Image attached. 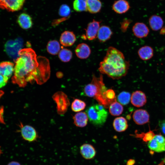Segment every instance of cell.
I'll return each mask as SVG.
<instances>
[{
  "mask_svg": "<svg viewBox=\"0 0 165 165\" xmlns=\"http://www.w3.org/2000/svg\"><path fill=\"white\" fill-rule=\"evenodd\" d=\"M74 123L77 127H83L87 124L88 118L86 112H79L75 114L73 117Z\"/></svg>",
  "mask_w": 165,
  "mask_h": 165,
  "instance_id": "20",
  "label": "cell"
},
{
  "mask_svg": "<svg viewBox=\"0 0 165 165\" xmlns=\"http://www.w3.org/2000/svg\"><path fill=\"white\" fill-rule=\"evenodd\" d=\"M4 94V92L3 91L0 90V98Z\"/></svg>",
  "mask_w": 165,
  "mask_h": 165,
  "instance_id": "38",
  "label": "cell"
},
{
  "mask_svg": "<svg viewBox=\"0 0 165 165\" xmlns=\"http://www.w3.org/2000/svg\"><path fill=\"white\" fill-rule=\"evenodd\" d=\"M130 66L123 54L115 47H109L103 60L100 63L98 69L101 74L107 75L114 79L125 76Z\"/></svg>",
  "mask_w": 165,
  "mask_h": 165,
  "instance_id": "2",
  "label": "cell"
},
{
  "mask_svg": "<svg viewBox=\"0 0 165 165\" xmlns=\"http://www.w3.org/2000/svg\"><path fill=\"white\" fill-rule=\"evenodd\" d=\"M73 6L74 9L77 12L87 11L86 0H74Z\"/></svg>",
  "mask_w": 165,
  "mask_h": 165,
  "instance_id": "29",
  "label": "cell"
},
{
  "mask_svg": "<svg viewBox=\"0 0 165 165\" xmlns=\"http://www.w3.org/2000/svg\"><path fill=\"white\" fill-rule=\"evenodd\" d=\"M87 11L92 14L99 13L102 5L100 0H86Z\"/></svg>",
  "mask_w": 165,
  "mask_h": 165,
  "instance_id": "22",
  "label": "cell"
},
{
  "mask_svg": "<svg viewBox=\"0 0 165 165\" xmlns=\"http://www.w3.org/2000/svg\"><path fill=\"white\" fill-rule=\"evenodd\" d=\"M7 165H21V164L17 161H12L9 162Z\"/></svg>",
  "mask_w": 165,
  "mask_h": 165,
  "instance_id": "35",
  "label": "cell"
},
{
  "mask_svg": "<svg viewBox=\"0 0 165 165\" xmlns=\"http://www.w3.org/2000/svg\"><path fill=\"white\" fill-rule=\"evenodd\" d=\"M162 130L163 133L165 134V122L162 124Z\"/></svg>",
  "mask_w": 165,
  "mask_h": 165,
  "instance_id": "37",
  "label": "cell"
},
{
  "mask_svg": "<svg viewBox=\"0 0 165 165\" xmlns=\"http://www.w3.org/2000/svg\"><path fill=\"white\" fill-rule=\"evenodd\" d=\"M80 152L82 157L86 160L93 159L96 154L94 147L91 145L85 143L80 147Z\"/></svg>",
  "mask_w": 165,
  "mask_h": 165,
  "instance_id": "12",
  "label": "cell"
},
{
  "mask_svg": "<svg viewBox=\"0 0 165 165\" xmlns=\"http://www.w3.org/2000/svg\"><path fill=\"white\" fill-rule=\"evenodd\" d=\"M134 162L133 160H130L127 161V165H132L134 164Z\"/></svg>",
  "mask_w": 165,
  "mask_h": 165,
  "instance_id": "36",
  "label": "cell"
},
{
  "mask_svg": "<svg viewBox=\"0 0 165 165\" xmlns=\"http://www.w3.org/2000/svg\"><path fill=\"white\" fill-rule=\"evenodd\" d=\"M52 98L56 104L57 113L60 115L64 114L70 105L67 95L62 91H58L53 95Z\"/></svg>",
  "mask_w": 165,
  "mask_h": 165,
  "instance_id": "5",
  "label": "cell"
},
{
  "mask_svg": "<svg viewBox=\"0 0 165 165\" xmlns=\"http://www.w3.org/2000/svg\"><path fill=\"white\" fill-rule=\"evenodd\" d=\"M3 153L1 149V147L0 146V156Z\"/></svg>",
  "mask_w": 165,
  "mask_h": 165,
  "instance_id": "39",
  "label": "cell"
},
{
  "mask_svg": "<svg viewBox=\"0 0 165 165\" xmlns=\"http://www.w3.org/2000/svg\"><path fill=\"white\" fill-rule=\"evenodd\" d=\"M113 32L109 27L102 25L98 30L97 38L100 42H104L109 40Z\"/></svg>",
  "mask_w": 165,
  "mask_h": 165,
  "instance_id": "17",
  "label": "cell"
},
{
  "mask_svg": "<svg viewBox=\"0 0 165 165\" xmlns=\"http://www.w3.org/2000/svg\"><path fill=\"white\" fill-rule=\"evenodd\" d=\"M14 64L9 61H4L0 63V73L9 79L14 71Z\"/></svg>",
  "mask_w": 165,
  "mask_h": 165,
  "instance_id": "18",
  "label": "cell"
},
{
  "mask_svg": "<svg viewBox=\"0 0 165 165\" xmlns=\"http://www.w3.org/2000/svg\"><path fill=\"white\" fill-rule=\"evenodd\" d=\"M133 118L136 124L142 125L149 122V115L146 110L138 109L134 112L133 115Z\"/></svg>",
  "mask_w": 165,
  "mask_h": 165,
  "instance_id": "11",
  "label": "cell"
},
{
  "mask_svg": "<svg viewBox=\"0 0 165 165\" xmlns=\"http://www.w3.org/2000/svg\"><path fill=\"white\" fill-rule=\"evenodd\" d=\"M107 90L103 82L102 74L99 77L93 75L91 82L85 87L84 92L88 97H93L99 102L103 99Z\"/></svg>",
  "mask_w": 165,
  "mask_h": 165,
  "instance_id": "3",
  "label": "cell"
},
{
  "mask_svg": "<svg viewBox=\"0 0 165 165\" xmlns=\"http://www.w3.org/2000/svg\"><path fill=\"white\" fill-rule=\"evenodd\" d=\"M75 52L76 56L81 59H86L90 56L91 51L89 46L85 43H81L77 46Z\"/></svg>",
  "mask_w": 165,
  "mask_h": 165,
  "instance_id": "16",
  "label": "cell"
},
{
  "mask_svg": "<svg viewBox=\"0 0 165 165\" xmlns=\"http://www.w3.org/2000/svg\"><path fill=\"white\" fill-rule=\"evenodd\" d=\"M48 52L53 55H56L60 52V45L59 42L56 40L50 41L47 46Z\"/></svg>",
  "mask_w": 165,
  "mask_h": 165,
  "instance_id": "26",
  "label": "cell"
},
{
  "mask_svg": "<svg viewBox=\"0 0 165 165\" xmlns=\"http://www.w3.org/2000/svg\"><path fill=\"white\" fill-rule=\"evenodd\" d=\"M76 40V36L74 33L72 31H67L61 34L60 41L62 46H69L74 43Z\"/></svg>",
  "mask_w": 165,
  "mask_h": 165,
  "instance_id": "14",
  "label": "cell"
},
{
  "mask_svg": "<svg viewBox=\"0 0 165 165\" xmlns=\"http://www.w3.org/2000/svg\"><path fill=\"white\" fill-rule=\"evenodd\" d=\"M25 0H0V8L9 12L19 11L22 8Z\"/></svg>",
  "mask_w": 165,
  "mask_h": 165,
  "instance_id": "7",
  "label": "cell"
},
{
  "mask_svg": "<svg viewBox=\"0 0 165 165\" xmlns=\"http://www.w3.org/2000/svg\"><path fill=\"white\" fill-rule=\"evenodd\" d=\"M132 30L134 35L139 38L145 37L149 32L148 27L145 24L142 23L138 22L135 23L133 27Z\"/></svg>",
  "mask_w": 165,
  "mask_h": 165,
  "instance_id": "13",
  "label": "cell"
},
{
  "mask_svg": "<svg viewBox=\"0 0 165 165\" xmlns=\"http://www.w3.org/2000/svg\"><path fill=\"white\" fill-rule=\"evenodd\" d=\"M149 22L151 28L155 31L160 29L163 25V21L162 18L160 16L156 15L151 16Z\"/></svg>",
  "mask_w": 165,
  "mask_h": 165,
  "instance_id": "24",
  "label": "cell"
},
{
  "mask_svg": "<svg viewBox=\"0 0 165 165\" xmlns=\"http://www.w3.org/2000/svg\"><path fill=\"white\" fill-rule=\"evenodd\" d=\"M131 21L128 19H124L121 23V29L123 32H125L130 23Z\"/></svg>",
  "mask_w": 165,
  "mask_h": 165,
  "instance_id": "32",
  "label": "cell"
},
{
  "mask_svg": "<svg viewBox=\"0 0 165 165\" xmlns=\"http://www.w3.org/2000/svg\"><path fill=\"white\" fill-rule=\"evenodd\" d=\"M130 101L134 106L138 108L141 107L146 103V97L145 94L142 91L137 90L132 93Z\"/></svg>",
  "mask_w": 165,
  "mask_h": 165,
  "instance_id": "10",
  "label": "cell"
},
{
  "mask_svg": "<svg viewBox=\"0 0 165 165\" xmlns=\"http://www.w3.org/2000/svg\"><path fill=\"white\" fill-rule=\"evenodd\" d=\"M20 133L24 140L29 142H33L37 140L38 135L35 129L29 125L20 124Z\"/></svg>",
  "mask_w": 165,
  "mask_h": 165,
  "instance_id": "8",
  "label": "cell"
},
{
  "mask_svg": "<svg viewBox=\"0 0 165 165\" xmlns=\"http://www.w3.org/2000/svg\"><path fill=\"white\" fill-rule=\"evenodd\" d=\"M86 106V103L84 101L78 99H75L71 104V108L73 111L79 112L84 110Z\"/></svg>",
  "mask_w": 165,
  "mask_h": 165,
  "instance_id": "27",
  "label": "cell"
},
{
  "mask_svg": "<svg viewBox=\"0 0 165 165\" xmlns=\"http://www.w3.org/2000/svg\"><path fill=\"white\" fill-rule=\"evenodd\" d=\"M90 122L95 126H103L106 121L108 113L105 107L96 104L88 107L86 110Z\"/></svg>",
  "mask_w": 165,
  "mask_h": 165,
  "instance_id": "4",
  "label": "cell"
},
{
  "mask_svg": "<svg viewBox=\"0 0 165 165\" xmlns=\"http://www.w3.org/2000/svg\"><path fill=\"white\" fill-rule=\"evenodd\" d=\"M17 21L19 26L23 29H28L32 25L31 17L26 13L20 14L17 18Z\"/></svg>",
  "mask_w": 165,
  "mask_h": 165,
  "instance_id": "19",
  "label": "cell"
},
{
  "mask_svg": "<svg viewBox=\"0 0 165 165\" xmlns=\"http://www.w3.org/2000/svg\"><path fill=\"white\" fill-rule=\"evenodd\" d=\"M140 58L143 60H148L151 59L153 55L152 49L148 46H144L141 47L138 51Z\"/></svg>",
  "mask_w": 165,
  "mask_h": 165,
  "instance_id": "23",
  "label": "cell"
},
{
  "mask_svg": "<svg viewBox=\"0 0 165 165\" xmlns=\"http://www.w3.org/2000/svg\"><path fill=\"white\" fill-rule=\"evenodd\" d=\"M149 149L156 152L165 151V138L160 134L155 135L154 138L148 142Z\"/></svg>",
  "mask_w": 165,
  "mask_h": 165,
  "instance_id": "6",
  "label": "cell"
},
{
  "mask_svg": "<svg viewBox=\"0 0 165 165\" xmlns=\"http://www.w3.org/2000/svg\"><path fill=\"white\" fill-rule=\"evenodd\" d=\"M72 51L67 49H63L58 53V57L62 61L64 62L69 61L72 59Z\"/></svg>",
  "mask_w": 165,
  "mask_h": 165,
  "instance_id": "28",
  "label": "cell"
},
{
  "mask_svg": "<svg viewBox=\"0 0 165 165\" xmlns=\"http://www.w3.org/2000/svg\"><path fill=\"white\" fill-rule=\"evenodd\" d=\"M101 23V21L93 20L88 24L85 29L86 38L90 40H93L97 38Z\"/></svg>",
  "mask_w": 165,
  "mask_h": 165,
  "instance_id": "9",
  "label": "cell"
},
{
  "mask_svg": "<svg viewBox=\"0 0 165 165\" xmlns=\"http://www.w3.org/2000/svg\"><path fill=\"white\" fill-rule=\"evenodd\" d=\"M19 57L15 61L12 82L21 87H25L28 83L35 82L42 85L49 79L50 67L48 59L42 56L37 57L30 48L19 50Z\"/></svg>",
  "mask_w": 165,
  "mask_h": 165,
  "instance_id": "1",
  "label": "cell"
},
{
  "mask_svg": "<svg viewBox=\"0 0 165 165\" xmlns=\"http://www.w3.org/2000/svg\"><path fill=\"white\" fill-rule=\"evenodd\" d=\"M9 79V78L4 76L0 73V88L6 85Z\"/></svg>",
  "mask_w": 165,
  "mask_h": 165,
  "instance_id": "33",
  "label": "cell"
},
{
  "mask_svg": "<svg viewBox=\"0 0 165 165\" xmlns=\"http://www.w3.org/2000/svg\"><path fill=\"white\" fill-rule=\"evenodd\" d=\"M130 98V94L129 92L123 91L118 95L117 98L119 103L121 105H126L129 103Z\"/></svg>",
  "mask_w": 165,
  "mask_h": 165,
  "instance_id": "30",
  "label": "cell"
},
{
  "mask_svg": "<svg viewBox=\"0 0 165 165\" xmlns=\"http://www.w3.org/2000/svg\"><path fill=\"white\" fill-rule=\"evenodd\" d=\"M109 112L110 114L114 116L120 115L123 112V108L121 104L116 101L112 102L109 106Z\"/></svg>",
  "mask_w": 165,
  "mask_h": 165,
  "instance_id": "25",
  "label": "cell"
},
{
  "mask_svg": "<svg viewBox=\"0 0 165 165\" xmlns=\"http://www.w3.org/2000/svg\"><path fill=\"white\" fill-rule=\"evenodd\" d=\"M70 9L68 5L63 4L60 7L59 14L61 16L67 18L70 16Z\"/></svg>",
  "mask_w": 165,
  "mask_h": 165,
  "instance_id": "31",
  "label": "cell"
},
{
  "mask_svg": "<svg viewBox=\"0 0 165 165\" xmlns=\"http://www.w3.org/2000/svg\"><path fill=\"white\" fill-rule=\"evenodd\" d=\"M129 3L127 0H117L112 5V9L116 13L122 14L127 12L130 8Z\"/></svg>",
  "mask_w": 165,
  "mask_h": 165,
  "instance_id": "15",
  "label": "cell"
},
{
  "mask_svg": "<svg viewBox=\"0 0 165 165\" xmlns=\"http://www.w3.org/2000/svg\"><path fill=\"white\" fill-rule=\"evenodd\" d=\"M113 126L116 131L122 132L127 129L128 125L127 121L125 118L123 117H119L114 119Z\"/></svg>",
  "mask_w": 165,
  "mask_h": 165,
  "instance_id": "21",
  "label": "cell"
},
{
  "mask_svg": "<svg viewBox=\"0 0 165 165\" xmlns=\"http://www.w3.org/2000/svg\"><path fill=\"white\" fill-rule=\"evenodd\" d=\"M155 135L152 131H150L145 134L143 139L145 141H149L154 138Z\"/></svg>",
  "mask_w": 165,
  "mask_h": 165,
  "instance_id": "34",
  "label": "cell"
}]
</instances>
